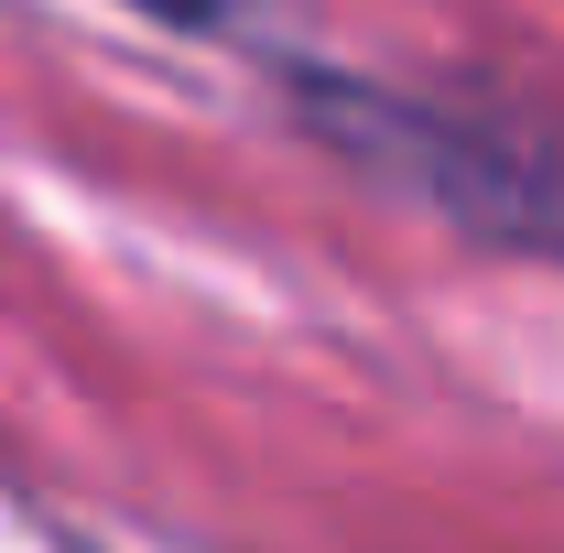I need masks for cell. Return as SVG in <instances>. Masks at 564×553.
<instances>
[{
  "label": "cell",
  "instance_id": "cell-2",
  "mask_svg": "<svg viewBox=\"0 0 564 553\" xmlns=\"http://www.w3.org/2000/svg\"><path fill=\"white\" fill-rule=\"evenodd\" d=\"M131 11H152V22H217V0H131Z\"/></svg>",
  "mask_w": 564,
  "mask_h": 553
},
{
  "label": "cell",
  "instance_id": "cell-1",
  "mask_svg": "<svg viewBox=\"0 0 564 553\" xmlns=\"http://www.w3.org/2000/svg\"><path fill=\"white\" fill-rule=\"evenodd\" d=\"M326 109H337L348 152H369L380 174L434 196L456 228H489V239H521V250H564V152L554 141H521L499 120L402 109V98H326Z\"/></svg>",
  "mask_w": 564,
  "mask_h": 553
}]
</instances>
